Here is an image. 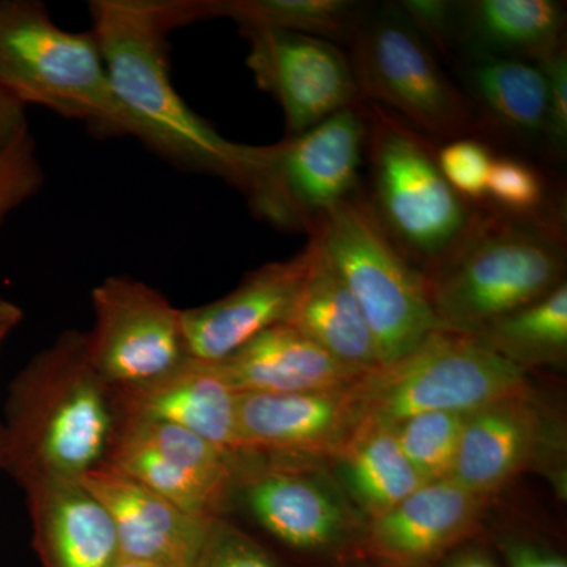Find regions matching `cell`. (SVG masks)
<instances>
[{"label":"cell","instance_id":"3957f363","mask_svg":"<svg viewBox=\"0 0 567 567\" xmlns=\"http://www.w3.org/2000/svg\"><path fill=\"white\" fill-rule=\"evenodd\" d=\"M565 233L550 216L477 212L461 241L424 275L443 330L477 336L563 281Z\"/></svg>","mask_w":567,"mask_h":567},{"label":"cell","instance_id":"4fadbf2b","mask_svg":"<svg viewBox=\"0 0 567 567\" xmlns=\"http://www.w3.org/2000/svg\"><path fill=\"white\" fill-rule=\"evenodd\" d=\"M245 454L341 453L361 425L353 383L303 393L237 394Z\"/></svg>","mask_w":567,"mask_h":567},{"label":"cell","instance_id":"603a6c76","mask_svg":"<svg viewBox=\"0 0 567 567\" xmlns=\"http://www.w3.org/2000/svg\"><path fill=\"white\" fill-rule=\"evenodd\" d=\"M339 454L350 494L372 518L427 484L402 453L393 427L360 425Z\"/></svg>","mask_w":567,"mask_h":567},{"label":"cell","instance_id":"52a82bcc","mask_svg":"<svg viewBox=\"0 0 567 567\" xmlns=\"http://www.w3.org/2000/svg\"><path fill=\"white\" fill-rule=\"evenodd\" d=\"M527 371L477 336L439 330L413 352L353 383L361 425L395 427L425 412L472 413L527 393Z\"/></svg>","mask_w":567,"mask_h":567},{"label":"cell","instance_id":"ac0fdd59","mask_svg":"<svg viewBox=\"0 0 567 567\" xmlns=\"http://www.w3.org/2000/svg\"><path fill=\"white\" fill-rule=\"evenodd\" d=\"M208 364L237 394L336 390L369 372L336 360L289 323L276 324L237 352Z\"/></svg>","mask_w":567,"mask_h":567},{"label":"cell","instance_id":"484cf974","mask_svg":"<svg viewBox=\"0 0 567 567\" xmlns=\"http://www.w3.org/2000/svg\"><path fill=\"white\" fill-rule=\"evenodd\" d=\"M354 3L344 0H200L199 21L229 18L244 28H276L306 35L341 37L353 20Z\"/></svg>","mask_w":567,"mask_h":567},{"label":"cell","instance_id":"8992f818","mask_svg":"<svg viewBox=\"0 0 567 567\" xmlns=\"http://www.w3.org/2000/svg\"><path fill=\"white\" fill-rule=\"evenodd\" d=\"M374 336L380 365L413 352L435 331L436 319L423 275L399 251L371 203L360 194L331 212L311 233Z\"/></svg>","mask_w":567,"mask_h":567},{"label":"cell","instance_id":"d590c367","mask_svg":"<svg viewBox=\"0 0 567 567\" xmlns=\"http://www.w3.org/2000/svg\"><path fill=\"white\" fill-rule=\"evenodd\" d=\"M22 320V309L13 301L0 297V342L6 341L7 336L20 324Z\"/></svg>","mask_w":567,"mask_h":567},{"label":"cell","instance_id":"5b68a950","mask_svg":"<svg viewBox=\"0 0 567 567\" xmlns=\"http://www.w3.org/2000/svg\"><path fill=\"white\" fill-rule=\"evenodd\" d=\"M363 117L372 208L399 251L431 270L461 241L477 212L451 188L423 134L375 103Z\"/></svg>","mask_w":567,"mask_h":567},{"label":"cell","instance_id":"7402d4cb","mask_svg":"<svg viewBox=\"0 0 567 567\" xmlns=\"http://www.w3.org/2000/svg\"><path fill=\"white\" fill-rule=\"evenodd\" d=\"M466 32L483 59H543L561 47L565 7L551 0H480L466 7Z\"/></svg>","mask_w":567,"mask_h":567},{"label":"cell","instance_id":"d6986e66","mask_svg":"<svg viewBox=\"0 0 567 567\" xmlns=\"http://www.w3.org/2000/svg\"><path fill=\"white\" fill-rule=\"evenodd\" d=\"M484 499L453 477L424 484L382 516L372 518L369 540L377 554L393 561H423L472 529Z\"/></svg>","mask_w":567,"mask_h":567},{"label":"cell","instance_id":"7a4b0ae2","mask_svg":"<svg viewBox=\"0 0 567 567\" xmlns=\"http://www.w3.org/2000/svg\"><path fill=\"white\" fill-rule=\"evenodd\" d=\"M121 423L117 391L92 364L87 336L66 331L11 383L0 468L20 486L81 480L106 462Z\"/></svg>","mask_w":567,"mask_h":567},{"label":"cell","instance_id":"8d00e7d4","mask_svg":"<svg viewBox=\"0 0 567 567\" xmlns=\"http://www.w3.org/2000/svg\"><path fill=\"white\" fill-rule=\"evenodd\" d=\"M450 567H495L494 563L481 554H466L451 563Z\"/></svg>","mask_w":567,"mask_h":567},{"label":"cell","instance_id":"ffe728a7","mask_svg":"<svg viewBox=\"0 0 567 567\" xmlns=\"http://www.w3.org/2000/svg\"><path fill=\"white\" fill-rule=\"evenodd\" d=\"M289 323L336 360L360 371L379 368V350L360 306L315 240Z\"/></svg>","mask_w":567,"mask_h":567},{"label":"cell","instance_id":"30bf717a","mask_svg":"<svg viewBox=\"0 0 567 567\" xmlns=\"http://www.w3.org/2000/svg\"><path fill=\"white\" fill-rule=\"evenodd\" d=\"M92 305L89 357L115 390L159 379L188 358L182 309L147 284L111 276L93 289Z\"/></svg>","mask_w":567,"mask_h":567},{"label":"cell","instance_id":"74e56055","mask_svg":"<svg viewBox=\"0 0 567 567\" xmlns=\"http://www.w3.org/2000/svg\"><path fill=\"white\" fill-rule=\"evenodd\" d=\"M115 567H155L151 565H145V563L133 561V559H121Z\"/></svg>","mask_w":567,"mask_h":567},{"label":"cell","instance_id":"4dcf8cb0","mask_svg":"<svg viewBox=\"0 0 567 567\" xmlns=\"http://www.w3.org/2000/svg\"><path fill=\"white\" fill-rule=\"evenodd\" d=\"M197 567H279L274 558L252 539L219 518L210 532Z\"/></svg>","mask_w":567,"mask_h":567},{"label":"cell","instance_id":"d6a6232c","mask_svg":"<svg viewBox=\"0 0 567 567\" xmlns=\"http://www.w3.org/2000/svg\"><path fill=\"white\" fill-rule=\"evenodd\" d=\"M399 9L417 32H423L445 50L456 20L457 7L454 3L445 0H405L399 3Z\"/></svg>","mask_w":567,"mask_h":567},{"label":"cell","instance_id":"cb8c5ba5","mask_svg":"<svg viewBox=\"0 0 567 567\" xmlns=\"http://www.w3.org/2000/svg\"><path fill=\"white\" fill-rule=\"evenodd\" d=\"M477 338L527 371L532 365L561 364L567 353V286L559 284L535 303L488 324Z\"/></svg>","mask_w":567,"mask_h":567},{"label":"cell","instance_id":"f35d334b","mask_svg":"<svg viewBox=\"0 0 567 567\" xmlns=\"http://www.w3.org/2000/svg\"><path fill=\"white\" fill-rule=\"evenodd\" d=\"M0 349H2V342H0ZM2 447H3V424L0 423V457H2Z\"/></svg>","mask_w":567,"mask_h":567},{"label":"cell","instance_id":"e0dca14e","mask_svg":"<svg viewBox=\"0 0 567 567\" xmlns=\"http://www.w3.org/2000/svg\"><path fill=\"white\" fill-rule=\"evenodd\" d=\"M117 391L122 415L178 425L221 450L248 456L237 423V393L212 365L186 358L174 371Z\"/></svg>","mask_w":567,"mask_h":567},{"label":"cell","instance_id":"d4e9b609","mask_svg":"<svg viewBox=\"0 0 567 567\" xmlns=\"http://www.w3.org/2000/svg\"><path fill=\"white\" fill-rule=\"evenodd\" d=\"M470 81L496 121L522 133H547V82L535 63L481 59L470 69Z\"/></svg>","mask_w":567,"mask_h":567},{"label":"cell","instance_id":"f546056e","mask_svg":"<svg viewBox=\"0 0 567 567\" xmlns=\"http://www.w3.org/2000/svg\"><path fill=\"white\" fill-rule=\"evenodd\" d=\"M436 158L443 177L462 199L480 200L487 196L494 158L486 145L475 140H457L436 153Z\"/></svg>","mask_w":567,"mask_h":567},{"label":"cell","instance_id":"4316f807","mask_svg":"<svg viewBox=\"0 0 567 567\" xmlns=\"http://www.w3.org/2000/svg\"><path fill=\"white\" fill-rule=\"evenodd\" d=\"M466 416L468 413L425 412L393 427L402 453L425 483L453 475Z\"/></svg>","mask_w":567,"mask_h":567},{"label":"cell","instance_id":"8fae6325","mask_svg":"<svg viewBox=\"0 0 567 567\" xmlns=\"http://www.w3.org/2000/svg\"><path fill=\"white\" fill-rule=\"evenodd\" d=\"M257 87L275 96L297 136L357 102V78L344 52L319 37L276 28H244Z\"/></svg>","mask_w":567,"mask_h":567},{"label":"cell","instance_id":"9c48e42d","mask_svg":"<svg viewBox=\"0 0 567 567\" xmlns=\"http://www.w3.org/2000/svg\"><path fill=\"white\" fill-rule=\"evenodd\" d=\"M353 73L365 99L416 132L456 137L472 128L464 96L399 7L383 10L357 33Z\"/></svg>","mask_w":567,"mask_h":567},{"label":"cell","instance_id":"ba28073f","mask_svg":"<svg viewBox=\"0 0 567 567\" xmlns=\"http://www.w3.org/2000/svg\"><path fill=\"white\" fill-rule=\"evenodd\" d=\"M353 107L262 147L241 188L257 216L281 229L311 234L357 194L365 122Z\"/></svg>","mask_w":567,"mask_h":567},{"label":"cell","instance_id":"277c9868","mask_svg":"<svg viewBox=\"0 0 567 567\" xmlns=\"http://www.w3.org/2000/svg\"><path fill=\"white\" fill-rule=\"evenodd\" d=\"M0 85L21 106L44 107L102 137H133L95 33L66 31L37 0H0Z\"/></svg>","mask_w":567,"mask_h":567},{"label":"cell","instance_id":"1f68e13d","mask_svg":"<svg viewBox=\"0 0 567 567\" xmlns=\"http://www.w3.org/2000/svg\"><path fill=\"white\" fill-rule=\"evenodd\" d=\"M547 82L548 125L547 136L558 147L566 144L567 137V55L565 47L537 61Z\"/></svg>","mask_w":567,"mask_h":567},{"label":"cell","instance_id":"6da1fadb","mask_svg":"<svg viewBox=\"0 0 567 567\" xmlns=\"http://www.w3.org/2000/svg\"><path fill=\"white\" fill-rule=\"evenodd\" d=\"M89 10L133 137L178 169L216 175L244 188L260 147L224 140L171 80L167 37L196 21L193 0H93Z\"/></svg>","mask_w":567,"mask_h":567},{"label":"cell","instance_id":"2e32d148","mask_svg":"<svg viewBox=\"0 0 567 567\" xmlns=\"http://www.w3.org/2000/svg\"><path fill=\"white\" fill-rule=\"evenodd\" d=\"M546 436L528 391L481 406L466 416L451 477L486 498L536 461Z\"/></svg>","mask_w":567,"mask_h":567},{"label":"cell","instance_id":"836d02e7","mask_svg":"<svg viewBox=\"0 0 567 567\" xmlns=\"http://www.w3.org/2000/svg\"><path fill=\"white\" fill-rule=\"evenodd\" d=\"M28 130L25 107L0 85V155Z\"/></svg>","mask_w":567,"mask_h":567},{"label":"cell","instance_id":"83f0119b","mask_svg":"<svg viewBox=\"0 0 567 567\" xmlns=\"http://www.w3.org/2000/svg\"><path fill=\"white\" fill-rule=\"evenodd\" d=\"M43 183L35 141L28 130L0 155V227L11 213L40 192Z\"/></svg>","mask_w":567,"mask_h":567},{"label":"cell","instance_id":"9a60e30c","mask_svg":"<svg viewBox=\"0 0 567 567\" xmlns=\"http://www.w3.org/2000/svg\"><path fill=\"white\" fill-rule=\"evenodd\" d=\"M41 567H115L121 544L103 503L70 477H43L24 486Z\"/></svg>","mask_w":567,"mask_h":567},{"label":"cell","instance_id":"e575fe53","mask_svg":"<svg viewBox=\"0 0 567 567\" xmlns=\"http://www.w3.org/2000/svg\"><path fill=\"white\" fill-rule=\"evenodd\" d=\"M506 558L509 567H567L565 559L529 544H509Z\"/></svg>","mask_w":567,"mask_h":567},{"label":"cell","instance_id":"7c38bea8","mask_svg":"<svg viewBox=\"0 0 567 567\" xmlns=\"http://www.w3.org/2000/svg\"><path fill=\"white\" fill-rule=\"evenodd\" d=\"M308 260L306 248L292 259L257 268L237 289L213 303L182 309L186 354L218 363L256 336L289 322Z\"/></svg>","mask_w":567,"mask_h":567},{"label":"cell","instance_id":"44dd1931","mask_svg":"<svg viewBox=\"0 0 567 567\" xmlns=\"http://www.w3.org/2000/svg\"><path fill=\"white\" fill-rule=\"evenodd\" d=\"M246 499L262 527L297 548L336 543L346 532V511L322 486L286 470L254 472Z\"/></svg>","mask_w":567,"mask_h":567},{"label":"cell","instance_id":"f1b7e54d","mask_svg":"<svg viewBox=\"0 0 567 567\" xmlns=\"http://www.w3.org/2000/svg\"><path fill=\"white\" fill-rule=\"evenodd\" d=\"M486 197L511 215H537L546 200V183L527 163L496 158L488 174Z\"/></svg>","mask_w":567,"mask_h":567},{"label":"cell","instance_id":"5bb4252c","mask_svg":"<svg viewBox=\"0 0 567 567\" xmlns=\"http://www.w3.org/2000/svg\"><path fill=\"white\" fill-rule=\"evenodd\" d=\"M81 481L111 514L122 559L155 567L199 565L215 518L193 516L110 466L102 465Z\"/></svg>","mask_w":567,"mask_h":567}]
</instances>
